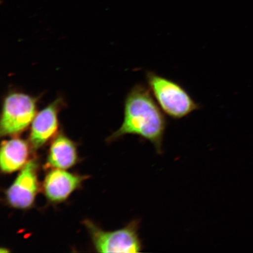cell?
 <instances>
[{
  "label": "cell",
  "instance_id": "1",
  "mask_svg": "<svg viewBox=\"0 0 253 253\" xmlns=\"http://www.w3.org/2000/svg\"><path fill=\"white\" fill-rule=\"evenodd\" d=\"M163 112L149 88L136 84L126 97L124 120L112 138L126 134L138 135L153 144L157 153L161 154L167 127V120Z\"/></svg>",
  "mask_w": 253,
  "mask_h": 253
},
{
  "label": "cell",
  "instance_id": "2",
  "mask_svg": "<svg viewBox=\"0 0 253 253\" xmlns=\"http://www.w3.org/2000/svg\"><path fill=\"white\" fill-rule=\"evenodd\" d=\"M146 79L158 106L170 118L181 119L200 109V105L178 82L151 71L147 72Z\"/></svg>",
  "mask_w": 253,
  "mask_h": 253
},
{
  "label": "cell",
  "instance_id": "3",
  "mask_svg": "<svg viewBox=\"0 0 253 253\" xmlns=\"http://www.w3.org/2000/svg\"><path fill=\"white\" fill-rule=\"evenodd\" d=\"M86 224L98 252L133 253L143 249L138 235L140 221H132L124 228L113 232L103 231L89 221Z\"/></svg>",
  "mask_w": 253,
  "mask_h": 253
},
{
  "label": "cell",
  "instance_id": "4",
  "mask_svg": "<svg viewBox=\"0 0 253 253\" xmlns=\"http://www.w3.org/2000/svg\"><path fill=\"white\" fill-rule=\"evenodd\" d=\"M37 99L22 93L7 95L3 103L0 131L2 136L20 133L36 116Z\"/></svg>",
  "mask_w": 253,
  "mask_h": 253
},
{
  "label": "cell",
  "instance_id": "5",
  "mask_svg": "<svg viewBox=\"0 0 253 253\" xmlns=\"http://www.w3.org/2000/svg\"><path fill=\"white\" fill-rule=\"evenodd\" d=\"M38 190L37 164L32 160L22 169L6 193L8 203L15 208L27 209L34 204Z\"/></svg>",
  "mask_w": 253,
  "mask_h": 253
},
{
  "label": "cell",
  "instance_id": "6",
  "mask_svg": "<svg viewBox=\"0 0 253 253\" xmlns=\"http://www.w3.org/2000/svg\"><path fill=\"white\" fill-rule=\"evenodd\" d=\"M62 104V99H56L35 117L30 136L34 150L43 146L55 134L58 127V115Z\"/></svg>",
  "mask_w": 253,
  "mask_h": 253
},
{
  "label": "cell",
  "instance_id": "7",
  "mask_svg": "<svg viewBox=\"0 0 253 253\" xmlns=\"http://www.w3.org/2000/svg\"><path fill=\"white\" fill-rule=\"evenodd\" d=\"M84 176L56 169L46 176L43 183L44 192L49 201L58 202L65 201L84 181Z\"/></svg>",
  "mask_w": 253,
  "mask_h": 253
},
{
  "label": "cell",
  "instance_id": "8",
  "mask_svg": "<svg viewBox=\"0 0 253 253\" xmlns=\"http://www.w3.org/2000/svg\"><path fill=\"white\" fill-rule=\"evenodd\" d=\"M28 153V144L21 139L14 138L3 142L0 153L2 171L12 173L23 168L27 163Z\"/></svg>",
  "mask_w": 253,
  "mask_h": 253
},
{
  "label": "cell",
  "instance_id": "9",
  "mask_svg": "<svg viewBox=\"0 0 253 253\" xmlns=\"http://www.w3.org/2000/svg\"><path fill=\"white\" fill-rule=\"evenodd\" d=\"M78 160L75 145L70 139L63 134L56 137L50 146L47 163L56 169H68Z\"/></svg>",
  "mask_w": 253,
  "mask_h": 253
}]
</instances>
